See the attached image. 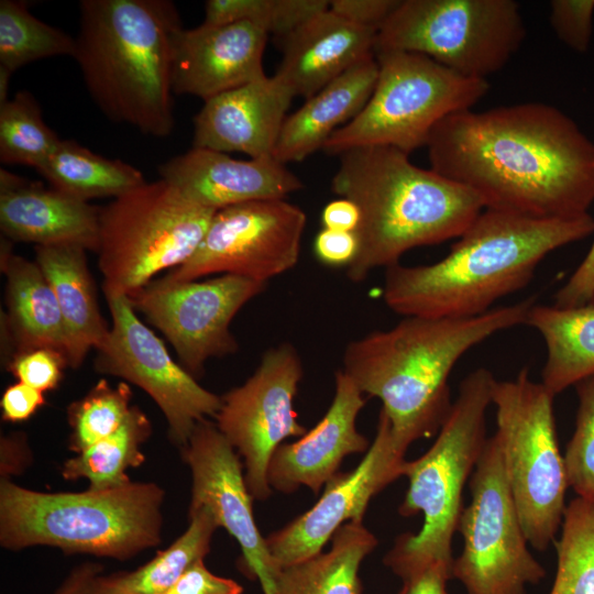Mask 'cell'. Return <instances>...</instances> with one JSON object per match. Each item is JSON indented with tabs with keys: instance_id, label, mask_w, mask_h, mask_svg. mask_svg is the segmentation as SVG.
Returning <instances> with one entry per match:
<instances>
[{
	"instance_id": "6da1fadb",
	"label": "cell",
	"mask_w": 594,
	"mask_h": 594,
	"mask_svg": "<svg viewBox=\"0 0 594 594\" xmlns=\"http://www.w3.org/2000/svg\"><path fill=\"white\" fill-rule=\"evenodd\" d=\"M426 147L430 168L473 190L485 208L569 219L594 201V142L544 102L455 112Z\"/></svg>"
},
{
	"instance_id": "7a4b0ae2",
	"label": "cell",
	"mask_w": 594,
	"mask_h": 594,
	"mask_svg": "<svg viewBox=\"0 0 594 594\" xmlns=\"http://www.w3.org/2000/svg\"><path fill=\"white\" fill-rule=\"evenodd\" d=\"M594 233V218H535L485 208L429 265L385 268L383 300L404 317L470 318L522 289L554 250Z\"/></svg>"
},
{
	"instance_id": "3957f363",
	"label": "cell",
	"mask_w": 594,
	"mask_h": 594,
	"mask_svg": "<svg viewBox=\"0 0 594 594\" xmlns=\"http://www.w3.org/2000/svg\"><path fill=\"white\" fill-rule=\"evenodd\" d=\"M536 297L470 318L405 317L349 342L342 371L381 399L403 450L438 433L451 407L450 373L461 356L501 331L525 324Z\"/></svg>"
},
{
	"instance_id": "277c9868",
	"label": "cell",
	"mask_w": 594,
	"mask_h": 594,
	"mask_svg": "<svg viewBox=\"0 0 594 594\" xmlns=\"http://www.w3.org/2000/svg\"><path fill=\"white\" fill-rule=\"evenodd\" d=\"M339 157L331 190L361 213L358 252L346 266L351 282L398 264L414 248L460 238L485 209L473 190L414 165L395 147H358Z\"/></svg>"
},
{
	"instance_id": "5b68a950",
	"label": "cell",
	"mask_w": 594,
	"mask_h": 594,
	"mask_svg": "<svg viewBox=\"0 0 594 594\" xmlns=\"http://www.w3.org/2000/svg\"><path fill=\"white\" fill-rule=\"evenodd\" d=\"M180 29L169 0L80 1L73 58L109 120L153 138L173 133V48Z\"/></svg>"
},
{
	"instance_id": "8992f818",
	"label": "cell",
	"mask_w": 594,
	"mask_h": 594,
	"mask_svg": "<svg viewBox=\"0 0 594 594\" xmlns=\"http://www.w3.org/2000/svg\"><path fill=\"white\" fill-rule=\"evenodd\" d=\"M164 490L153 482L95 491L44 493L1 479L0 544L65 554L131 559L162 540Z\"/></svg>"
},
{
	"instance_id": "52a82bcc",
	"label": "cell",
	"mask_w": 594,
	"mask_h": 594,
	"mask_svg": "<svg viewBox=\"0 0 594 594\" xmlns=\"http://www.w3.org/2000/svg\"><path fill=\"white\" fill-rule=\"evenodd\" d=\"M495 381L485 367L469 373L433 444L405 463L408 488L398 513L403 517L422 513L424 524L417 534L399 535L383 558L402 581L433 562L452 568V538L464 508L462 493L487 440L486 411Z\"/></svg>"
},
{
	"instance_id": "ba28073f",
	"label": "cell",
	"mask_w": 594,
	"mask_h": 594,
	"mask_svg": "<svg viewBox=\"0 0 594 594\" xmlns=\"http://www.w3.org/2000/svg\"><path fill=\"white\" fill-rule=\"evenodd\" d=\"M375 58L373 92L361 112L324 143L329 155L365 146L410 154L427 145L441 120L472 109L490 90L487 79L463 76L422 54L387 51Z\"/></svg>"
},
{
	"instance_id": "9c48e42d",
	"label": "cell",
	"mask_w": 594,
	"mask_h": 594,
	"mask_svg": "<svg viewBox=\"0 0 594 594\" xmlns=\"http://www.w3.org/2000/svg\"><path fill=\"white\" fill-rule=\"evenodd\" d=\"M553 399L527 366L513 380H496L492 388L505 475L528 543L538 551L556 540L569 486Z\"/></svg>"
},
{
	"instance_id": "30bf717a",
	"label": "cell",
	"mask_w": 594,
	"mask_h": 594,
	"mask_svg": "<svg viewBox=\"0 0 594 594\" xmlns=\"http://www.w3.org/2000/svg\"><path fill=\"white\" fill-rule=\"evenodd\" d=\"M216 211L160 178L113 198L99 212L98 266L103 290L130 294L184 264Z\"/></svg>"
},
{
	"instance_id": "8fae6325",
	"label": "cell",
	"mask_w": 594,
	"mask_h": 594,
	"mask_svg": "<svg viewBox=\"0 0 594 594\" xmlns=\"http://www.w3.org/2000/svg\"><path fill=\"white\" fill-rule=\"evenodd\" d=\"M526 37L514 0H400L377 32L374 55H426L468 77L501 70Z\"/></svg>"
},
{
	"instance_id": "7c38bea8",
	"label": "cell",
	"mask_w": 594,
	"mask_h": 594,
	"mask_svg": "<svg viewBox=\"0 0 594 594\" xmlns=\"http://www.w3.org/2000/svg\"><path fill=\"white\" fill-rule=\"evenodd\" d=\"M469 485L471 501L458 525L463 548L453 560L452 579L466 594H526L546 569L528 550L495 435L487 438Z\"/></svg>"
},
{
	"instance_id": "4fadbf2b",
	"label": "cell",
	"mask_w": 594,
	"mask_h": 594,
	"mask_svg": "<svg viewBox=\"0 0 594 594\" xmlns=\"http://www.w3.org/2000/svg\"><path fill=\"white\" fill-rule=\"evenodd\" d=\"M306 223L304 210L286 199L217 210L194 254L160 279L182 283L231 274L266 283L298 263Z\"/></svg>"
},
{
	"instance_id": "5bb4252c",
	"label": "cell",
	"mask_w": 594,
	"mask_h": 594,
	"mask_svg": "<svg viewBox=\"0 0 594 594\" xmlns=\"http://www.w3.org/2000/svg\"><path fill=\"white\" fill-rule=\"evenodd\" d=\"M103 293L112 323L96 349L95 369L147 393L167 420L169 440L180 449L199 421L216 417L221 396L204 388L172 359L162 340L139 319L127 294Z\"/></svg>"
},
{
	"instance_id": "9a60e30c",
	"label": "cell",
	"mask_w": 594,
	"mask_h": 594,
	"mask_svg": "<svg viewBox=\"0 0 594 594\" xmlns=\"http://www.w3.org/2000/svg\"><path fill=\"white\" fill-rule=\"evenodd\" d=\"M302 373L296 348L283 342L265 351L242 385L221 396L216 425L243 458L245 483L256 501L272 494L267 469L275 450L286 438L307 432L293 407Z\"/></svg>"
},
{
	"instance_id": "2e32d148",
	"label": "cell",
	"mask_w": 594,
	"mask_h": 594,
	"mask_svg": "<svg viewBox=\"0 0 594 594\" xmlns=\"http://www.w3.org/2000/svg\"><path fill=\"white\" fill-rule=\"evenodd\" d=\"M265 287L266 283L231 274L182 283L158 278L128 297L172 343L182 366L197 377L208 360L238 351L230 323Z\"/></svg>"
},
{
	"instance_id": "e0dca14e",
	"label": "cell",
	"mask_w": 594,
	"mask_h": 594,
	"mask_svg": "<svg viewBox=\"0 0 594 594\" xmlns=\"http://www.w3.org/2000/svg\"><path fill=\"white\" fill-rule=\"evenodd\" d=\"M180 454L191 472L188 510L208 509L219 527L239 543L241 570L258 580L264 594H274L280 569L276 565L253 515V496L248 490L239 453L218 429L199 421Z\"/></svg>"
},
{
	"instance_id": "ac0fdd59",
	"label": "cell",
	"mask_w": 594,
	"mask_h": 594,
	"mask_svg": "<svg viewBox=\"0 0 594 594\" xmlns=\"http://www.w3.org/2000/svg\"><path fill=\"white\" fill-rule=\"evenodd\" d=\"M405 453L381 409L375 438L358 466L338 472L310 509L265 537L276 565L283 569L315 557L345 521L362 522L370 501L403 476Z\"/></svg>"
},
{
	"instance_id": "d6986e66",
	"label": "cell",
	"mask_w": 594,
	"mask_h": 594,
	"mask_svg": "<svg viewBox=\"0 0 594 594\" xmlns=\"http://www.w3.org/2000/svg\"><path fill=\"white\" fill-rule=\"evenodd\" d=\"M268 35L246 22L180 29L174 40L172 86L204 101L266 76Z\"/></svg>"
},
{
	"instance_id": "ffe728a7",
	"label": "cell",
	"mask_w": 594,
	"mask_h": 594,
	"mask_svg": "<svg viewBox=\"0 0 594 594\" xmlns=\"http://www.w3.org/2000/svg\"><path fill=\"white\" fill-rule=\"evenodd\" d=\"M334 378V397L324 416L297 441L282 443L273 453L267 469L272 490L289 494L307 486L318 494L348 454L369 450L370 441L355 426L365 405L363 394L342 370Z\"/></svg>"
},
{
	"instance_id": "44dd1931",
	"label": "cell",
	"mask_w": 594,
	"mask_h": 594,
	"mask_svg": "<svg viewBox=\"0 0 594 594\" xmlns=\"http://www.w3.org/2000/svg\"><path fill=\"white\" fill-rule=\"evenodd\" d=\"M158 174L187 199L215 211L250 201L285 199L302 188L301 180L274 157L237 160L193 146L162 163Z\"/></svg>"
},
{
	"instance_id": "7402d4cb",
	"label": "cell",
	"mask_w": 594,
	"mask_h": 594,
	"mask_svg": "<svg viewBox=\"0 0 594 594\" xmlns=\"http://www.w3.org/2000/svg\"><path fill=\"white\" fill-rule=\"evenodd\" d=\"M293 98L267 75L215 96L194 118L193 147L271 158Z\"/></svg>"
},
{
	"instance_id": "603a6c76",
	"label": "cell",
	"mask_w": 594,
	"mask_h": 594,
	"mask_svg": "<svg viewBox=\"0 0 594 594\" xmlns=\"http://www.w3.org/2000/svg\"><path fill=\"white\" fill-rule=\"evenodd\" d=\"M377 31L321 11L278 40L282 61L273 75L293 97H312L355 64L374 55Z\"/></svg>"
},
{
	"instance_id": "cb8c5ba5",
	"label": "cell",
	"mask_w": 594,
	"mask_h": 594,
	"mask_svg": "<svg viewBox=\"0 0 594 594\" xmlns=\"http://www.w3.org/2000/svg\"><path fill=\"white\" fill-rule=\"evenodd\" d=\"M100 208L0 170V229L12 242L79 245L97 253Z\"/></svg>"
},
{
	"instance_id": "d4e9b609",
	"label": "cell",
	"mask_w": 594,
	"mask_h": 594,
	"mask_svg": "<svg viewBox=\"0 0 594 594\" xmlns=\"http://www.w3.org/2000/svg\"><path fill=\"white\" fill-rule=\"evenodd\" d=\"M7 311L1 312V358L4 366L18 353L52 349L66 359V333L55 294L35 261L16 255L1 239ZM67 361V360H66Z\"/></svg>"
},
{
	"instance_id": "484cf974",
	"label": "cell",
	"mask_w": 594,
	"mask_h": 594,
	"mask_svg": "<svg viewBox=\"0 0 594 594\" xmlns=\"http://www.w3.org/2000/svg\"><path fill=\"white\" fill-rule=\"evenodd\" d=\"M378 75L375 55L352 66L315 94L283 124L273 157L286 165L301 162L333 132L353 120L371 97Z\"/></svg>"
},
{
	"instance_id": "4316f807",
	"label": "cell",
	"mask_w": 594,
	"mask_h": 594,
	"mask_svg": "<svg viewBox=\"0 0 594 594\" xmlns=\"http://www.w3.org/2000/svg\"><path fill=\"white\" fill-rule=\"evenodd\" d=\"M86 249L79 245H37L35 262L52 287L66 333L68 367L81 365L88 352L97 349L109 332L102 317Z\"/></svg>"
},
{
	"instance_id": "83f0119b",
	"label": "cell",
	"mask_w": 594,
	"mask_h": 594,
	"mask_svg": "<svg viewBox=\"0 0 594 594\" xmlns=\"http://www.w3.org/2000/svg\"><path fill=\"white\" fill-rule=\"evenodd\" d=\"M525 324L544 341L541 383L553 396L594 375V304L571 308L535 304Z\"/></svg>"
},
{
	"instance_id": "f1b7e54d",
	"label": "cell",
	"mask_w": 594,
	"mask_h": 594,
	"mask_svg": "<svg viewBox=\"0 0 594 594\" xmlns=\"http://www.w3.org/2000/svg\"><path fill=\"white\" fill-rule=\"evenodd\" d=\"M331 548L280 569L274 594H362L359 571L377 547L376 537L362 522L343 524Z\"/></svg>"
},
{
	"instance_id": "f546056e",
	"label": "cell",
	"mask_w": 594,
	"mask_h": 594,
	"mask_svg": "<svg viewBox=\"0 0 594 594\" xmlns=\"http://www.w3.org/2000/svg\"><path fill=\"white\" fill-rule=\"evenodd\" d=\"M188 520L185 532L147 563L133 571L98 575L91 594H164L187 569L205 559L219 527L204 507L188 510Z\"/></svg>"
},
{
	"instance_id": "4dcf8cb0",
	"label": "cell",
	"mask_w": 594,
	"mask_h": 594,
	"mask_svg": "<svg viewBox=\"0 0 594 594\" xmlns=\"http://www.w3.org/2000/svg\"><path fill=\"white\" fill-rule=\"evenodd\" d=\"M51 187L84 201L121 196L146 183L142 172L107 158L73 140H62L36 169Z\"/></svg>"
},
{
	"instance_id": "1f68e13d",
	"label": "cell",
	"mask_w": 594,
	"mask_h": 594,
	"mask_svg": "<svg viewBox=\"0 0 594 594\" xmlns=\"http://www.w3.org/2000/svg\"><path fill=\"white\" fill-rule=\"evenodd\" d=\"M151 433L152 425L146 414L132 406L117 432L66 460L62 476L68 481L87 479L88 488L95 491L125 485L131 482L127 471L145 461L141 446Z\"/></svg>"
},
{
	"instance_id": "d6a6232c",
	"label": "cell",
	"mask_w": 594,
	"mask_h": 594,
	"mask_svg": "<svg viewBox=\"0 0 594 594\" xmlns=\"http://www.w3.org/2000/svg\"><path fill=\"white\" fill-rule=\"evenodd\" d=\"M76 40L37 18L25 2L0 1V65L13 73L29 63L53 56H74Z\"/></svg>"
},
{
	"instance_id": "836d02e7",
	"label": "cell",
	"mask_w": 594,
	"mask_h": 594,
	"mask_svg": "<svg viewBox=\"0 0 594 594\" xmlns=\"http://www.w3.org/2000/svg\"><path fill=\"white\" fill-rule=\"evenodd\" d=\"M561 525L549 594H594V503L578 496L566 505Z\"/></svg>"
},
{
	"instance_id": "e575fe53",
	"label": "cell",
	"mask_w": 594,
	"mask_h": 594,
	"mask_svg": "<svg viewBox=\"0 0 594 594\" xmlns=\"http://www.w3.org/2000/svg\"><path fill=\"white\" fill-rule=\"evenodd\" d=\"M61 139L44 122L38 102L25 90L0 106V161L37 169Z\"/></svg>"
},
{
	"instance_id": "d590c367",
	"label": "cell",
	"mask_w": 594,
	"mask_h": 594,
	"mask_svg": "<svg viewBox=\"0 0 594 594\" xmlns=\"http://www.w3.org/2000/svg\"><path fill=\"white\" fill-rule=\"evenodd\" d=\"M131 399L132 389L125 382L111 386L107 380H99L67 408L69 450L80 453L117 432L131 411Z\"/></svg>"
},
{
	"instance_id": "8d00e7d4",
	"label": "cell",
	"mask_w": 594,
	"mask_h": 594,
	"mask_svg": "<svg viewBox=\"0 0 594 594\" xmlns=\"http://www.w3.org/2000/svg\"><path fill=\"white\" fill-rule=\"evenodd\" d=\"M329 4L327 0H208L204 22H246L279 40Z\"/></svg>"
},
{
	"instance_id": "74e56055",
	"label": "cell",
	"mask_w": 594,
	"mask_h": 594,
	"mask_svg": "<svg viewBox=\"0 0 594 594\" xmlns=\"http://www.w3.org/2000/svg\"><path fill=\"white\" fill-rule=\"evenodd\" d=\"M574 387L578 411L575 429L563 457L566 479L579 497L594 503V375Z\"/></svg>"
},
{
	"instance_id": "f35d334b",
	"label": "cell",
	"mask_w": 594,
	"mask_h": 594,
	"mask_svg": "<svg viewBox=\"0 0 594 594\" xmlns=\"http://www.w3.org/2000/svg\"><path fill=\"white\" fill-rule=\"evenodd\" d=\"M66 367L68 363L61 352L45 348L18 353L6 365L18 382L43 393L58 387Z\"/></svg>"
},
{
	"instance_id": "ab89813d",
	"label": "cell",
	"mask_w": 594,
	"mask_h": 594,
	"mask_svg": "<svg viewBox=\"0 0 594 594\" xmlns=\"http://www.w3.org/2000/svg\"><path fill=\"white\" fill-rule=\"evenodd\" d=\"M593 12L594 0H553L549 20L560 41L582 53L591 42Z\"/></svg>"
},
{
	"instance_id": "60d3db41",
	"label": "cell",
	"mask_w": 594,
	"mask_h": 594,
	"mask_svg": "<svg viewBox=\"0 0 594 594\" xmlns=\"http://www.w3.org/2000/svg\"><path fill=\"white\" fill-rule=\"evenodd\" d=\"M243 587L232 579L213 574L197 561L164 594H242Z\"/></svg>"
},
{
	"instance_id": "b9f144b4",
	"label": "cell",
	"mask_w": 594,
	"mask_h": 594,
	"mask_svg": "<svg viewBox=\"0 0 594 594\" xmlns=\"http://www.w3.org/2000/svg\"><path fill=\"white\" fill-rule=\"evenodd\" d=\"M594 304V241L582 263L553 296L559 308Z\"/></svg>"
},
{
	"instance_id": "7bdbcfd3",
	"label": "cell",
	"mask_w": 594,
	"mask_h": 594,
	"mask_svg": "<svg viewBox=\"0 0 594 594\" xmlns=\"http://www.w3.org/2000/svg\"><path fill=\"white\" fill-rule=\"evenodd\" d=\"M400 0H331L329 8L344 19L378 30Z\"/></svg>"
},
{
	"instance_id": "ee69618b",
	"label": "cell",
	"mask_w": 594,
	"mask_h": 594,
	"mask_svg": "<svg viewBox=\"0 0 594 594\" xmlns=\"http://www.w3.org/2000/svg\"><path fill=\"white\" fill-rule=\"evenodd\" d=\"M358 238L354 232L336 231L322 228L315 238L316 257L330 266H348L358 252Z\"/></svg>"
},
{
	"instance_id": "f6af8a7d",
	"label": "cell",
	"mask_w": 594,
	"mask_h": 594,
	"mask_svg": "<svg viewBox=\"0 0 594 594\" xmlns=\"http://www.w3.org/2000/svg\"><path fill=\"white\" fill-rule=\"evenodd\" d=\"M45 404L43 392L22 382H16L6 388L0 406L2 420L21 422L28 420Z\"/></svg>"
},
{
	"instance_id": "bcb514c9",
	"label": "cell",
	"mask_w": 594,
	"mask_h": 594,
	"mask_svg": "<svg viewBox=\"0 0 594 594\" xmlns=\"http://www.w3.org/2000/svg\"><path fill=\"white\" fill-rule=\"evenodd\" d=\"M449 580H452V568L441 562H433L403 581V587L398 594H448Z\"/></svg>"
},
{
	"instance_id": "7dc6e473",
	"label": "cell",
	"mask_w": 594,
	"mask_h": 594,
	"mask_svg": "<svg viewBox=\"0 0 594 594\" xmlns=\"http://www.w3.org/2000/svg\"><path fill=\"white\" fill-rule=\"evenodd\" d=\"M360 220L361 213L358 206L346 198L330 201L321 213L323 228L336 231L355 232Z\"/></svg>"
},
{
	"instance_id": "c3c4849f",
	"label": "cell",
	"mask_w": 594,
	"mask_h": 594,
	"mask_svg": "<svg viewBox=\"0 0 594 594\" xmlns=\"http://www.w3.org/2000/svg\"><path fill=\"white\" fill-rule=\"evenodd\" d=\"M30 451L22 435H11L1 439V479L20 473L28 465Z\"/></svg>"
},
{
	"instance_id": "681fc988",
	"label": "cell",
	"mask_w": 594,
	"mask_h": 594,
	"mask_svg": "<svg viewBox=\"0 0 594 594\" xmlns=\"http://www.w3.org/2000/svg\"><path fill=\"white\" fill-rule=\"evenodd\" d=\"M102 570L98 563L85 562L67 575L54 594H91L92 583Z\"/></svg>"
},
{
	"instance_id": "f907efd6",
	"label": "cell",
	"mask_w": 594,
	"mask_h": 594,
	"mask_svg": "<svg viewBox=\"0 0 594 594\" xmlns=\"http://www.w3.org/2000/svg\"><path fill=\"white\" fill-rule=\"evenodd\" d=\"M13 72L0 65V106L8 101V89Z\"/></svg>"
}]
</instances>
